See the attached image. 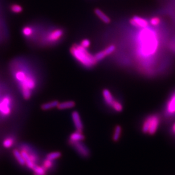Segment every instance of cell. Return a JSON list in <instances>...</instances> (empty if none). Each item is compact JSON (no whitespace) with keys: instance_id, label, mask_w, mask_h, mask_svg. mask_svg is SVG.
Returning a JSON list of instances; mask_svg holds the SVG:
<instances>
[{"instance_id":"obj_26","label":"cell","mask_w":175,"mask_h":175,"mask_svg":"<svg viewBox=\"0 0 175 175\" xmlns=\"http://www.w3.org/2000/svg\"><path fill=\"white\" fill-rule=\"evenodd\" d=\"M80 45L83 47L88 48L91 46V41L88 39H84L83 40H81Z\"/></svg>"},{"instance_id":"obj_10","label":"cell","mask_w":175,"mask_h":175,"mask_svg":"<svg viewBox=\"0 0 175 175\" xmlns=\"http://www.w3.org/2000/svg\"><path fill=\"white\" fill-rule=\"evenodd\" d=\"M102 93L104 101L106 103V105L112 108L117 100L114 98L111 92L108 89H103Z\"/></svg>"},{"instance_id":"obj_7","label":"cell","mask_w":175,"mask_h":175,"mask_svg":"<svg viewBox=\"0 0 175 175\" xmlns=\"http://www.w3.org/2000/svg\"><path fill=\"white\" fill-rule=\"evenodd\" d=\"M130 23L136 29H141L149 26V21L147 19L139 16L135 15L130 20Z\"/></svg>"},{"instance_id":"obj_16","label":"cell","mask_w":175,"mask_h":175,"mask_svg":"<svg viewBox=\"0 0 175 175\" xmlns=\"http://www.w3.org/2000/svg\"><path fill=\"white\" fill-rule=\"evenodd\" d=\"M149 21L151 26H153L155 27H159L163 26L162 24L163 23L162 19L161 17L158 16H153L150 19Z\"/></svg>"},{"instance_id":"obj_18","label":"cell","mask_w":175,"mask_h":175,"mask_svg":"<svg viewBox=\"0 0 175 175\" xmlns=\"http://www.w3.org/2000/svg\"><path fill=\"white\" fill-rule=\"evenodd\" d=\"M22 33L23 37L29 38L33 37L34 33V30L33 27L30 26H26L22 30Z\"/></svg>"},{"instance_id":"obj_21","label":"cell","mask_w":175,"mask_h":175,"mask_svg":"<svg viewBox=\"0 0 175 175\" xmlns=\"http://www.w3.org/2000/svg\"><path fill=\"white\" fill-rule=\"evenodd\" d=\"M33 171L35 175H47V170L42 165H39L38 164L33 168Z\"/></svg>"},{"instance_id":"obj_8","label":"cell","mask_w":175,"mask_h":175,"mask_svg":"<svg viewBox=\"0 0 175 175\" xmlns=\"http://www.w3.org/2000/svg\"><path fill=\"white\" fill-rule=\"evenodd\" d=\"M116 46L114 44H111L108 47H107L106 48H105L104 50L97 52L95 55V59L97 62L101 61L105 58H106V56L113 54L116 50Z\"/></svg>"},{"instance_id":"obj_19","label":"cell","mask_w":175,"mask_h":175,"mask_svg":"<svg viewBox=\"0 0 175 175\" xmlns=\"http://www.w3.org/2000/svg\"><path fill=\"white\" fill-rule=\"evenodd\" d=\"M167 48L169 52L175 54V34L172 36H170L169 35L167 43Z\"/></svg>"},{"instance_id":"obj_9","label":"cell","mask_w":175,"mask_h":175,"mask_svg":"<svg viewBox=\"0 0 175 175\" xmlns=\"http://www.w3.org/2000/svg\"><path fill=\"white\" fill-rule=\"evenodd\" d=\"M71 117L75 128H76V130L83 132L84 129V126L79 113L77 111H73L72 113Z\"/></svg>"},{"instance_id":"obj_13","label":"cell","mask_w":175,"mask_h":175,"mask_svg":"<svg viewBox=\"0 0 175 175\" xmlns=\"http://www.w3.org/2000/svg\"><path fill=\"white\" fill-rule=\"evenodd\" d=\"M13 155L20 165L24 166L25 165V161L22 157V154L20 152V150L18 149H15L13 151Z\"/></svg>"},{"instance_id":"obj_25","label":"cell","mask_w":175,"mask_h":175,"mask_svg":"<svg viewBox=\"0 0 175 175\" xmlns=\"http://www.w3.org/2000/svg\"><path fill=\"white\" fill-rule=\"evenodd\" d=\"M169 127L168 128V132L169 135L175 138V120L169 124Z\"/></svg>"},{"instance_id":"obj_22","label":"cell","mask_w":175,"mask_h":175,"mask_svg":"<svg viewBox=\"0 0 175 175\" xmlns=\"http://www.w3.org/2000/svg\"><path fill=\"white\" fill-rule=\"evenodd\" d=\"M15 143V139L13 137H7L4 139L2 142V144L5 148L10 149L14 146Z\"/></svg>"},{"instance_id":"obj_2","label":"cell","mask_w":175,"mask_h":175,"mask_svg":"<svg viewBox=\"0 0 175 175\" xmlns=\"http://www.w3.org/2000/svg\"><path fill=\"white\" fill-rule=\"evenodd\" d=\"M70 52L73 58L85 68H92L98 62L95 55L91 54L87 48L83 47L80 44H74L70 48Z\"/></svg>"},{"instance_id":"obj_4","label":"cell","mask_w":175,"mask_h":175,"mask_svg":"<svg viewBox=\"0 0 175 175\" xmlns=\"http://www.w3.org/2000/svg\"><path fill=\"white\" fill-rule=\"evenodd\" d=\"M161 114L163 120L167 124L175 120V88L165 99Z\"/></svg>"},{"instance_id":"obj_3","label":"cell","mask_w":175,"mask_h":175,"mask_svg":"<svg viewBox=\"0 0 175 175\" xmlns=\"http://www.w3.org/2000/svg\"><path fill=\"white\" fill-rule=\"evenodd\" d=\"M162 120L160 113H153L147 115L142 120L141 131L145 135H155L160 128Z\"/></svg>"},{"instance_id":"obj_1","label":"cell","mask_w":175,"mask_h":175,"mask_svg":"<svg viewBox=\"0 0 175 175\" xmlns=\"http://www.w3.org/2000/svg\"><path fill=\"white\" fill-rule=\"evenodd\" d=\"M11 73L17 84L22 96L25 100H29L31 97L33 92L37 87V79L27 69L19 65L17 61H14L11 64Z\"/></svg>"},{"instance_id":"obj_5","label":"cell","mask_w":175,"mask_h":175,"mask_svg":"<svg viewBox=\"0 0 175 175\" xmlns=\"http://www.w3.org/2000/svg\"><path fill=\"white\" fill-rule=\"evenodd\" d=\"M69 146L72 147L74 150L80 157L83 158H88L91 155L90 150L83 142H70L68 141Z\"/></svg>"},{"instance_id":"obj_6","label":"cell","mask_w":175,"mask_h":175,"mask_svg":"<svg viewBox=\"0 0 175 175\" xmlns=\"http://www.w3.org/2000/svg\"><path fill=\"white\" fill-rule=\"evenodd\" d=\"M63 35V30L62 29H55L48 32L44 36V41L48 44L55 43L60 40Z\"/></svg>"},{"instance_id":"obj_12","label":"cell","mask_w":175,"mask_h":175,"mask_svg":"<svg viewBox=\"0 0 175 175\" xmlns=\"http://www.w3.org/2000/svg\"><path fill=\"white\" fill-rule=\"evenodd\" d=\"M95 14L100 19V20H101L104 23L108 24L111 22V19L109 17L101 10L99 9H96L95 10Z\"/></svg>"},{"instance_id":"obj_20","label":"cell","mask_w":175,"mask_h":175,"mask_svg":"<svg viewBox=\"0 0 175 175\" xmlns=\"http://www.w3.org/2000/svg\"><path fill=\"white\" fill-rule=\"evenodd\" d=\"M42 165L47 170V171H51L55 167V161H51L46 158L42 161Z\"/></svg>"},{"instance_id":"obj_11","label":"cell","mask_w":175,"mask_h":175,"mask_svg":"<svg viewBox=\"0 0 175 175\" xmlns=\"http://www.w3.org/2000/svg\"><path fill=\"white\" fill-rule=\"evenodd\" d=\"M85 139V136L83 134V132L75 131L69 135L68 141L70 142H83Z\"/></svg>"},{"instance_id":"obj_14","label":"cell","mask_w":175,"mask_h":175,"mask_svg":"<svg viewBox=\"0 0 175 175\" xmlns=\"http://www.w3.org/2000/svg\"><path fill=\"white\" fill-rule=\"evenodd\" d=\"M122 132V128L120 125H117L114 128L112 136V139L114 142H117L120 139Z\"/></svg>"},{"instance_id":"obj_17","label":"cell","mask_w":175,"mask_h":175,"mask_svg":"<svg viewBox=\"0 0 175 175\" xmlns=\"http://www.w3.org/2000/svg\"><path fill=\"white\" fill-rule=\"evenodd\" d=\"M58 101L54 100V101H52L50 102H46L45 104H43L41 105V109L43 110H48L57 108V106L58 105Z\"/></svg>"},{"instance_id":"obj_15","label":"cell","mask_w":175,"mask_h":175,"mask_svg":"<svg viewBox=\"0 0 175 175\" xmlns=\"http://www.w3.org/2000/svg\"><path fill=\"white\" fill-rule=\"evenodd\" d=\"M75 106V102L73 101H68L59 103L57 108L59 110H66L73 108Z\"/></svg>"},{"instance_id":"obj_23","label":"cell","mask_w":175,"mask_h":175,"mask_svg":"<svg viewBox=\"0 0 175 175\" xmlns=\"http://www.w3.org/2000/svg\"><path fill=\"white\" fill-rule=\"evenodd\" d=\"M61 157H62V153L60 152L55 151V152H51L47 154L46 158L51 161H55L59 159Z\"/></svg>"},{"instance_id":"obj_24","label":"cell","mask_w":175,"mask_h":175,"mask_svg":"<svg viewBox=\"0 0 175 175\" xmlns=\"http://www.w3.org/2000/svg\"><path fill=\"white\" fill-rule=\"evenodd\" d=\"M10 9V10L13 13H15V14H19L23 11V8H22V6L18 4L11 5Z\"/></svg>"}]
</instances>
